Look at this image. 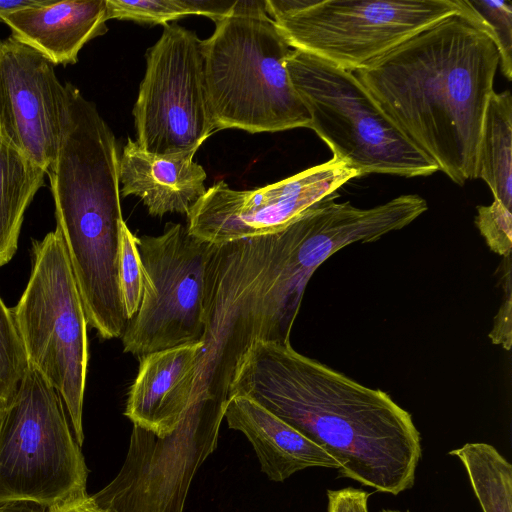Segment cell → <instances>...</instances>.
<instances>
[{
	"label": "cell",
	"mask_w": 512,
	"mask_h": 512,
	"mask_svg": "<svg viewBox=\"0 0 512 512\" xmlns=\"http://www.w3.org/2000/svg\"><path fill=\"white\" fill-rule=\"evenodd\" d=\"M47 0H0V19L26 8L43 5Z\"/></svg>",
	"instance_id": "obj_29"
},
{
	"label": "cell",
	"mask_w": 512,
	"mask_h": 512,
	"mask_svg": "<svg viewBox=\"0 0 512 512\" xmlns=\"http://www.w3.org/2000/svg\"><path fill=\"white\" fill-rule=\"evenodd\" d=\"M48 510L47 507L28 501L0 504V512H48Z\"/></svg>",
	"instance_id": "obj_30"
},
{
	"label": "cell",
	"mask_w": 512,
	"mask_h": 512,
	"mask_svg": "<svg viewBox=\"0 0 512 512\" xmlns=\"http://www.w3.org/2000/svg\"><path fill=\"white\" fill-rule=\"evenodd\" d=\"M215 24L214 33L202 40L215 129L309 128V113L286 68L290 46L267 14L265 1L237 0Z\"/></svg>",
	"instance_id": "obj_4"
},
{
	"label": "cell",
	"mask_w": 512,
	"mask_h": 512,
	"mask_svg": "<svg viewBox=\"0 0 512 512\" xmlns=\"http://www.w3.org/2000/svg\"><path fill=\"white\" fill-rule=\"evenodd\" d=\"M460 13L475 22L492 39L501 71L512 79V4L510 1L459 0Z\"/></svg>",
	"instance_id": "obj_21"
},
{
	"label": "cell",
	"mask_w": 512,
	"mask_h": 512,
	"mask_svg": "<svg viewBox=\"0 0 512 512\" xmlns=\"http://www.w3.org/2000/svg\"><path fill=\"white\" fill-rule=\"evenodd\" d=\"M506 273L502 275V286L504 289V298L498 312L494 317L493 327L489 333V338L493 344L502 345L509 351L512 344V318H511V261L510 257L506 261Z\"/></svg>",
	"instance_id": "obj_26"
},
{
	"label": "cell",
	"mask_w": 512,
	"mask_h": 512,
	"mask_svg": "<svg viewBox=\"0 0 512 512\" xmlns=\"http://www.w3.org/2000/svg\"><path fill=\"white\" fill-rule=\"evenodd\" d=\"M380 512H411V511L410 510L401 511V510H397V509H382Z\"/></svg>",
	"instance_id": "obj_31"
},
{
	"label": "cell",
	"mask_w": 512,
	"mask_h": 512,
	"mask_svg": "<svg viewBox=\"0 0 512 512\" xmlns=\"http://www.w3.org/2000/svg\"><path fill=\"white\" fill-rule=\"evenodd\" d=\"M512 209L494 200L478 206L475 224L490 250L504 258L512 251Z\"/></svg>",
	"instance_id": "obj_25"
},
{
	"label": "cell",
	"mask_w": 512,
	"mask_h": 512,
	"mask_svg": "<svg viewBox=\"0 0 512 512\" xmlns=\"http://www.w3.org/2000/svg\"><path fill=\"white\" fill-rule=\"evenodd\" d=\"M260 404L338 463V477L394 496L413 487L422 456L411 414L391 396L297 352L256 342L243 356L229 399Z\"/></svg>",
	"instance_id": "obj_1"
},
{
	"label": "cell",
	"mask_w": 512,
	"mask_h": 512,
	"mask_svg": "<svg viewBox=\"0 0 512 512\" xmlns=\"http://www.w3.org/2000/svg\"><path fill=\"white\" fill-rule=\"evenodd\" d=\"M475 178L483 179L494 200L512 209V96L491 95L481 129Z\"/></svg>",
	"instance_id": "obj_19"
},
{
	"label": "cell",
	"mask_w": 512,
	"mask_h": 512,
	"mask_svg": "<svg viewBox=\"0 0 512 512\" xmlns=\"http://www.w3.org/2000/svg\"><path fill=\"white\" fill-rule=\"evenodd\" d=\"M195 151L156 155L128 138L119 157V187L123 197H139L151 216L186 214L205 194L204 168Z\"/></svg>",
	"instance_id": "obj_15"
},
{
	"label": "cell",
	"mask_w": 512,
	"mask_h": 512,
	"mask_svg": "<svg viewBox=\"0 0 512 512\" xmlns=\"http://www.w3.org/2000/svg\"><path fill=\"white\" fill-rule=\"evenodd\" d=\"M12 36L30 46L54 65L75 64L90 40L105 34L106 0H47L0 19Z\"/></svg>",
	"instance_id": "obj_16"
},
{
	"label": "cell",
	"mask_w": 512,
	"mask_h": 512,
	"mask_svg": "<svg viewBox=\"0 0 512 512\" xmlns=\"http://www.w3.org/2000/svg\"><path fill=\"white\" fill-rule=\"evenodd\" d=\"M280 271L279 232L213 246L205 273L203 346L190 405L224 413L248 349L261 341L290 343L298 312Z\"/></svg>",
	"instance_id": "obj_3"
},
{
	"label": "cell",
	"mask_w": 512,
	"mask_h": 512,
	"mask_svg": "<svg viewBox=\"0 0 512 512\" xmlns=\"http://www.w3.org/2000/svg\"><path fill=\"white\" fill-rule=\"evenodd\" d=\"M88 497L55 505L48 512H102L90 503Z\"/></svg>",
	"instance_id": "obj_28"
},
{
	"label": "cell",
	"mask_w": 512,
	"mask_h": 512,
	"mask_svg": "<svg viewBox=\"0 0 512 512\" xmlns=\"http://www.w3.org/2000/svg\"><path fill=\"white\" fill-rule=\"evenodd\" d=\"M287 44L355 72L460 13L459 0H265Z\"/></svg>",
	"instance_id": "obj_7"
},
{
	"label": "cell",
	"mask_w": 512,
	"mask_h": 512,
	"mask_svg": "<svg viewBox=\"0 0 512 512\" xmlns=\"http://www.w3.org/2000/svg\"><path fill=\"white\" fill-rule=\"evenodd\" d=\"M286 68L312 129L333 157L356 171L429 176L438 166L381 109L354 72L293 49Z\"/></svg>",
	"instance_id": "obj_5"
},
{
	"label": "cell",
	"mask_w": 512,
	"mask_h": 512,
	"mask_svg": "<svg viewBox=\"0 0 512 512\" xmlns=\"http://www.w3.org/2000/svg\"><path fill=\"white\" fill-rule=\"evenodd\" d=\"M26 288L11 308L28 364L59 393L78 445L89 361L87 318L60 230L32 242Z\"/></svg>",
	"instance_id": "obj_6"
},
{
	"label": "cell",
	"mask_w": 512,
	"mask_h": 512,
	"mask_svg": "<svg viewBox=\"0 0 512 512\" xmlns=\"http://www.w3.org/2000/svg\"><path fill=\"white\" fill-rule=\"evenodd\" d=\"M369 496L370 493L353 487L327 490V512H369Z\"/></svg>",
	"instance_id": "obj_27"
},
{
	"label": "cell",
	"mask_w": 512,
	"mask_h": 512,
	"mask_svg": "<svg viewBox=\"0 0 512 512\" xmlns=\"http://www.w3.org/2000/svg\"><path fill=\"white\" fill-rule=\"evenodd\" d=\"M46 172L0 139V267L15 255L24 214Z\"/></svg>",
	"instance_id": "obj_18"
},
{
	"label": "cell",
	"mask_w": 512,
	"mask_h": 512,
	"mask_svg": "<svg viewBox=\"0 0 512 512\" xmlns=\"http://www.w3.org/2000/svg\"><path fill=\"white\" fill-rule=\"evenodd\" d=\"M222 420L188 409L164 437L133 425L121 470L88 497L90 503L102 512H183L193 476L217 446Z\"/></svg>",
	"instance_id": "obj_11"
},
{
	"label": "cell",
	"mask_w": 512,
	"mask_h": 512,
	"mask_svg": "<svg viewBox=\"0 0 512 512\" xmlns=\"http://www.w3.org/2000/svg\"><path fill=\"white\" fill-rule=\"evenodd\" d=\"M358 173L332 157L279 182L253 190L215 183L187 213V229L214 245L273 234L314 204L335 193Z\"/></svg>",
	"instance_id": "obj_12"
},
{
	"label": "cell",
	"mask_w": 512,
	"mask_h": 512,
	"mask_svg": "<svg viewBox=\"0 0 512 512\" xmlns=\"http://www.w3.org/2000/svg\"><path fill=\"white\" fill-rule=\"evenodd\" d=\"M499 54L459 13L355 71L401 132L454 183L476 179L485 110Z\"/></svg>",
	"instance_id": "obj_2"
},
{
	"label": "cell",
	"mask_w": 512,
	"mask_h": 512,
	"mask_svg": "<svg viewBox=\"0 0 512 512\" xmlns=\"http://www.w3.org/2000/svg\"><path fill=\"white\" fill-rule=\"evenodd\" d=\"M119 289L125 315L132 319L138 312L143 295V265L137 237L123 220L119 236Z\"/></svg>",
	"instance_id": "obj_23"
},
{
	"label": "cell",
	"mask_w": 512,
	"mask_h": 512,
	"mask_svg": "<svg viewBox=\"0 0 512 512\" xmlns=\"http://www.w3.org/2000/svg\"><path fill=\"white\" fill-rule=\"evenodd\" d=\"M228 426L252 444L261 471L276 482L310 467L339 469V463L314 442L244 396H232L224 412Z\"/></svg>",
	"instance_id": "obj_17"
},
{
	"label": "cell",
	"mask_w": 512,
	"mask_h": 512,
	"mask_svg": "<svg viewBox=\"0 0 512 512\" xmlns=\"http://www.w3.org/2000/svg\"><path fill=\"white\" fill-rule=\"evenodd\" d=\"M54 66L12 35L0 41V139L45 172L57 157L67 108Z\"/></svg>",
	"instance_id": "obj_13"
},
{
	"label": "cell",
	"mask_w": 512,
	"mask_h": 512,
	"mask_svg": "<svg viewBox=\"0 0 512 512\" xmlns=\"http://www.w3.org/2000/svg\"><path fill=\"white\" fill-rule=\"evenodd\" d=\"M463 464L483 512H512V467L487 443H466L449 452Z\"/></svg>",
	"instance_id": "obj_20"
},
{
	"label": "cell",
	"mask_w": 512,
	"mask_h": 512,
	"mask_svg": "<svg viewBox=\"0 0 512 512\" xmlns=\"http://www.w3.org/2000/svg\"><path fill=\"white\" fill-rule=\"evenodd\" d=\"M133 116L136 143L156 155L196 152L215 130L202 40L193 31L165 25L147 51Z\"/></svg>",
	"instance_id": "obj_10"
},
{
	"label": "cell",
	"mask_w": 512,
	"mask_h": 512,
	"mask_svg": "<svg viewBox=\"0 0 512 512\" xmlns=\"http://www.w3.org/2000/svg\"><path fill=\"white\" fill-rule=\"evenodd\" d=\"M28 366L12 310L0 297V411L16 396Z\"/></svg>",
	"instance_id": "obj_22"
},
{
	"label": "cell",
	"mask_w": 512,
	"mask_h": 512,
	"mask_svg": "<svg viewBox=\"0 0 512 512\" xmlns=\"http://www.w3.org/2000/svg\"><path fill=\"white\" fill-rule=\"evenodd\" d=\"M108 19L167 25L169 21L195 15L192 0H106Z\"/></svg>",
	"instance_id": "obj_24"
},
{
	"label": "cell",
	"mask_w": 512,
	"mask_h": 512,
	"mask_svg": "<svg viewBox=\"0 0 512 512\" xmlns=\"http://www.w3.org/2000/svg\"><path fill=\"white\" fill-rule=\"evenodd\" d=\"M143 265V295L122 334L123 350L144 356L202 341L204 283L214 244L168 222L157 236L137 237Z\"/></svg>",
	"instance_id": "obj_9"
},
{
	"label": "cell",
	"mask_w": 512,
	"mask_h": 512,
	"mask_svg": "<svg viewBox=\"0 0 512 512\" xmlns=\"http://www.w3.org/2000/svg\"><path fill=\"white\" fill-rule=\"evenodd\" d=\"M65 409L55 388L29 365L16 396L0 411V504L50 508L88 496V469Z\"/></svg>",
	"instance_id": "obj_8"
},
{
	"label": "cell",
	"mask_w": 512,
	"mask_h": 512,
	"mask_svg": "<svg viewBox=\"0 0 512 512\" xmlns=\"http://www.w3.org/2000/svg\"><path fill=\"white\" fill-rule=\"evenodd\" d=\"M202 346L185 344L140 359L125 410L133 425L158 437L178 427L191 404Z\"/></svg>",
	"instance_id": "obj_14"
}]
</instances>
